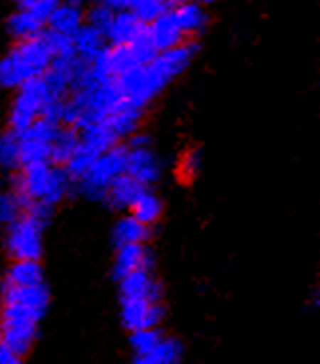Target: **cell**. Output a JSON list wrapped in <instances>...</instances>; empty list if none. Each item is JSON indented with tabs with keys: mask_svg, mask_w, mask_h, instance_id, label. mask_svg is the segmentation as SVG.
Segmentation results:
<instances>
[{
	"mask_svg": "<svg viewBox=\"0 0 320 364\" xmlns=\"http://www.w3.org/2000/svg\"><path fill=\"white\" fill-rule=\"evenodd\" d=\"M197 52L195 42H183L171 50L159 52L146 66L132 68L117 76L116 84L127 106L144 109L157 94L183 72Z\"/></svg>",
	"mask_w": 320,
	"mask_h": 364,
	"instance_id": "6da1fadb",
	"label": "cell"
},
{
	"mask_svg": "<svg viewBox=\"0 0 320 364\" xmlns=\"http://www.w3.org/2000/svg\"><path fill=\"white\" fill-rule=\"evenodd\" d=\"M54 60V52L44 38L22 40L0 60V88H20L28 80L40 78Z\"/></svg>",
	"mask_w": 320,
	"mask_h": 364,
	"instance_id": "7a4b0ae2",
	"label": "cell"
},
{
	"mask_svg": "<svg viewBox=\"0 0 320 364\" xmlns=\"http://www.w3.org/2000/svg\"><path fill=\"white\" fill-rule=\"evenodd\" d=\"M70 178L66 171L52 164H36L22 168L18 181H16V193H18L26 205L38 203V205L54 207L60 203L70 189Z\"/></svg>",
	"mask_w": 320,
	"mask_h": 364,
	"instance_id": "3957f363",
	"label": "cell"
},
{
	"mask_svg": "<svg viewBox=\"0 0 320 364\" xmlns=\"http://www.w3.org/2000/svg\"><path fill=\"white\" fill-rule=\"evenodd\" d=\"M46 311L36 306L2 303L0 306V343L12 348L16 355H28L38 336V325Z\"/></svg>",
	"mask_w": 320,
	"mask_h": 364,
	"instance_id": "277c9868",
	"label": "cell"
},
{
	"mask_svg": "<svg viewBox=\"0 0 320 364\" xmlns=\"http://www.w3.org/2000/svg\"><path fill=\"white\" fill-rule=\"evenodd\" d=\"M126 173V146H114L104 151L76 181L80 191L90 199H104L107 187Z\"/></svg>",
	"mask_w": 320,
	"mask_h": 364,
	"instance_id": "5b68a950",
	"label": "cell"
},
{
	"mask_svg": "<svg viewBox=\"0 0 320 364\" xmlns=\"http://www.w3.org/2000/svg\"><path fill=\"white\" fill-rule=\"evenodd\" d=\"M48 100V90L42 78L28 80L26 84H22L10 109V132L14 136L26 132L36 119L42 118V112Z\"/></svg>",
	"mask_w": 320,
	"mask_h": 364,
	"instance_id": "8992f818",
	"label": "cell"
},
{
	"mask_svg": "<svg viewBox=\"0 0 320 364\" xmlns=\"http://www.w3.org/2000/svg\"><path fill=\"white\" fill-rule=\"evenodd\" d=\"M44 221H40L28 211L9 225V247L10 257L14 261H38L42 255V233H44Z\"/></svg>",
	"mask_w": 320,
	"mask_h": 364,
	"instance_id": "52a82bcc",
	"label": "cell"
},
{
	"mask_svg": "<svg viewBox=\"0 0 320 364\" xmlns=\"http://www.w3.org/2000/svg\"><path fill=\"white\" fill-rule=\"evenodd\" d=\"M60 126L50 119H36L26 132L18 136V161L22 168L50 164V149L52 141L58 134Z\"/></svg>",
	"mask_w": 320,
	"mask_h": 364,
	"instance_id": "ba28073f",
	"label": "cell"
},
{
	"mask_svg": "<svg viewBox=\"0 0 320 364\" xmlns=\"http://www.w3.org/2000/svg\"><path fill=\"white\" fill-rule=\"evenodd\" d=\"M161 173L159 159L149 148L147 136H132L126 146V176L136 179L139 186L147 189L154 186Z\"/></svg>",
	"mask_w": 320,
	"mask_h": 364,
	"instance_id": "9c48e42d",
	"label": "cell"
},
{
	"mask_svg": "<svg viewBox=\"0 0 320 364\" xmlns=\"http://www.w3.org/2000/svg\"><path fill=\"white\" fill-rule=\"evenodd\" d=\"M164 318L161 303L149 301H122V323L129 333L144 331V328H157Z\"/></svg>",
	"mask_w": 320,
	"mask_h": 364,
	"instance_id": "30bf717a",
	"label": "cell"
},
{
	"mask_svg": "<svg viewBox=\"0 0 320 364\" xmlns=\"http://www.w3.org/2000/svg\"><path fill=\"white\" fill-rule=\"evenodd\" d=\"M122 301H149L161 303V293L151 269H137L124 279H119Z\"/></svg>",
	"mask_w": 320,
	"mask_h": 364,
	"instance_id": "8fae6325",
	"label": "cell"
},
{
	"mask_svg": "<svg viewBox=\"0 0 320 364\" xmlns=\"http://www.w3.org/2000/svg\"><path fill=\"white\" fill-rule=\"evenodd\" d=\"M147 32H149V38L154 42L157 52H165V50H171L179 44H183L185 34L181 32V28L177 26L175 22V16L171 10L164 12L157 20H154L149 26H147Z\"/></svg>",
	"mask_w": 320,
	"mask_h": 364,
	"instance_id": "7c38bea8",
	"label": "cell"
},
{
	"mask_svg": "<svg viewBox=\"0 0 320 364\" xmlns=\"http://www.w3.org/2000/svg\"><path fill=\"white\" fill-rule=\"evenodd\" d=\"M144 28L146 24H142L129 10H119L114 14L104 36L112 46H126L129 42H134L144 32Z\"/></svg>",
	"mask_w": 320,
	"mask_h": 364,
	"instance_id": "4fadbf2b",
	"label": "cell"
},
{
	"mask_svg": "<svg viewBox=\"0 0 320 364\" xmlns=\"http://www.w3.org/2000/svg\"><path fill=\"white\" fill-rule=\"evenodd\" d=\"M137 269H154V259L144 245H122L117 247L114 259V275L124 279Z\"/></svg>",
	"mask_w": 320,
	"mask_h": 364,
	"instance_id": "5bb4252c",
	"label": "cell"
},
{
	"mask_svg": "<svg viewBox=\"0 0 320 364\" xmlns=\"http://www.w3.org/2000/svg\"><path fill=\"white\" fill-rule=\"evenodd\" d=\"M2 303H18V305L48 309V289L42 285L34 287H9L2 285Z\"/></svg>",
	"mask_w": 320,
	"mask_h": 364,
	"instance_id": "9a60e30c",
	"label": "cell"
},
{
	"mask_svg": "<svg viewBox=\"0 0 320 364\" xmlns=\"http://www.w3.org/2000/svg\"><path fill=\"white\" fill-rule=\"evenodd\" d=\"M146 187L139 186L136 179H132L129 176H119V178L107 187L104 199L107 201V205H112L114 209H129L132 203L136 201V197L144 191Z\"/></svg>",
	"mask_w": 320,
	"mask_h": 364,
	"instance_id": "2e32d148",
	"label": "cell"
},
{
	"mask_svg": "<svg viewBox=\"0 0 320 364\" xmlns=\"http://www.w3.org/2000/svg\"><path fill=\"white\" fill-rule=\"evenodd\" d=\"M72 44H74L76 56L90 64L102 50L106 48V36L102 32H97L96 28L82 24V28L72 36Z\"/></svg>",
	"mask_w": 320,
	"mask_h": 364,
	"instance_id": "e0dca14e",
	"label": "cell"
},
{
	"mask_svg": "<svg viewBox=\"0 0 320 364\" xmlns=\"http://www.w3.org/2000/svg\"><path fill=\"white\" fill-rule=\"evenodd\" d=\"M142 112L144 109H137V108H124L116 112V114H112L110 118H106L104 122H100V124H104V128L110 132V136L119 141V139L127 138V136H134L136 134L137 126H139V119H142Z\"/></svg>",
	"mask_w": 320,
	"mask_h": 364,
	"instance_id": "ac0fdd59",
	"label": "cell"
},
{
	"mask_svg": "<svg viewBox=\"0 0 320 364\" xmlns=\"http://www.w3.org/2000/svg\"><path fill=\"white\" fill-rule=\"evenodd\" d=\"M46 26L52 32H56V34L72 38L82 28V12H80L78 6L68 4V2L66 4H58V9L52 12Z\"/></svg>",
	"mask_w": 320,
	"mask_h": 364,
	"instance_id": "d6986e66",
	"label": "cell"
},
{
	"mask_svg": "<svg viewBox=\"0 0 320 364\" xmlns=\"http://www.w3.org/2000/svg\"><path fill=\"white\" fill-rule=\"evenodd\" d=\"M44 275L38 261H14L6 271L4 285L9 287H34L42 285Z\"/></svg>",
	"mask_w": 320,
	"mask_h": 364,
	"instance_id": "ffe728a7",
	"label": "cell"
},
{
	"mask_svg": "<svg viewBox=\"0 0 320 364\" xmlns=\"http://www.w3.org/2000/svg\"><path fill=\"white\" fill-rule=\"evenodd\" d=\"M129 215L146 227L156 223L159 215H161V201H159V197L154 191L144 189L136 197V201L132 203V207H129Z\"/></svg>",
	"mask_w": 320,
	"mask_h": 364,
	"instance_id": "44dd1931",
	"label": "cell"
},
{
	"mask_svg": "<svg viewBox=\"0 0 320 364\" xmlns=\"http://www.w3.org/2000/svg\"><path fill=\"white\" fill-rule=\"evenodd\" d=\"M9 30L14 38H18V42H22V40H30L40 36L44 32V24L32 14L30 9H20L18 12H14L10 16Z\"/></svg>",
	"mask_w": 320,
	"mask_h": 364,
	"instance_id": "7402d4cb",
	"label": "cell"
},
{
	"mask_svg": "<svg viewBox=\"0 0 320 364\" xmlns=\"http://www.w3.org/2000/svg\"><path fill=\"white\" fill-rule=\"evenodd\" d=\"M80 136L76 129L72 128H60L56 138L52 141V149H50V164L64 168L66 161L72 158L74 149L78 148Z\"/></svg>",
	"mask_w": 320,
	"mask_h": 364,
	"instance_id": "603a6c76",
	"label": "cell"
},
{
	"mask_svg": "<svg viewBox=\"0 0 320 364\" xmlns=\"http://www.w3.org/2000/svg\"><path fill=\"white\" fill-rule=\"evenodd\" d=\"M171 12H174L177 26L181 28L185 36L197 34L205 26V12L197 2H183Z\"/></svg>",
	"mask_w": 320,
	"mask_h": 364,
	"instance_id": "cb8c5ba5",
	"label": "cell"
},
{
	"mask_svg": "<svg viewBox=\"0 0 320 364\" xmlns=\"http://www.w3.org/2000/svg\"><path fill=\"white\" fill-rule=\"evenodd\" d=\"M149 235L146 225H142L132 215L124 217L117 221L116 229H114V241L117 247L122 245H144V241Z\"/></svg>",
	"mask_w": 320,
	"mask_h": 364,
	"instance_id": "d4e9b609",
	"label": "cell"
},
{
	"mask_svg": "<svg viewBox=\"0 0 320 364\" xmlns=\"http://www.w3.org/2000/svg\"><path fill=\"white\" fill-rule=\"evenodd\" d=\"M127 10L136 16L142 24L149 26L154 20H157L164 12H167V4L161 0H132Z\"/></svg>",
	"mask_w": 320,
	"mask_h": 364,
	"instance_id": "484cf974",
	"label": "cell"
},
{
	"mask_svg": "<svg viewBox=\"0 0 320 364\" xmlns=\"http://www.w3.org/2000/svg\"><path fill=\"white\" fill-rule=\"evenodd\" d=\"M164 335L159 333V328H144V331H136L129 336V345L134 348L136 356H147L151 355L161 343Z\"/></svg>",
	"mask_w": 320,
	"mask_h": 364,
	"instance_id": "4316f807",
	"label": "cell"
},
{
	"mask_svg": "<svg viewBox=\"0 0 320 364\" xmlns=\"http://www.w3.org/2000/svg\"><path fill=\"white\" fill-rule=\"evenodd\" d=\"M26 211V203L24 199L16 193V191H9V193H0V223H14L22 213Z\"/></svg>",
	"mask_w": 320,
	"mask_h": 364,
	"instance_id": "83f0119b",
	"label": "cell"
},
{
	"mask_svg": "<svg viewBox=\"0 0 320 364\" xmlns=\"http://www.w3.org/2000/svg\"><path fill=\"white\" fill-rule=\"evenodd\" d=\"M147 356H154V360L157 364H181V360H183V345L177 338L164 336L156 350Z\"/></svg>",
	"mask_w": 320,
	"mask_h": 364,
	"instance_id": "f1b7e54d",
	"label": "cell"
},
{
	"mask_svg": "<svg viewBox=\"0 0 320 364\" xmlns=\"http://www.w3.org/2000/svg\"><path fill=\"white\" fill-rule=\"evenodd\" d=\"M127 48H129V52L134 54V58H136L137 66H146V64H149L151 60L156 58L157 52L156 46H154V42H151V38H149V32H147V26L144 28V32L137 36L134 42H129V44H126Z\"/></svg>",
	"mask_w": 320,
	"mask_h": 364,
	"instance_id": "f546056e",
	"label": "cell"
},
{
	"mask_svg": "<svg viewBox=\"0 0 320 364\" xmlns=\"http://www.w3.org/2000/svg\"><path fill=\"white\" fill-rule=\"evenodd\" d=\"M20 166L18 161V136L12 132L0 134V168L12 169Z\"/></svg>",
	"mask_w": 320,
	"mask_h": 364,
	"instance_id": "4dcf8cb0",
	"label": "cell"
},
{
	"mask_svg": "<svg viewBox=\"0 0 320 364\" xmlns=\"http://www.w3.org/2000/svg\"><path fill=\"white\" fill-rule=\"evenodd\" d=\"M114 14H116L114 10L97 4V6H94V9L90 10V14H87V26H92V28H96L97 32L106 34V30L107 26H110L112 18H114Z\"/></svg>",
	"mask_w": 320,
	"mask_h": 364,
	"instance_id": "1f68e13d",
	"label": "cell"
},
{
	"mask_svg": "<svg viewBox=\"0 0 320 364\" xmlns=\"http://www.w3.org/2000/svg\"><path fill=\"white\" fill-rule=\"evenodd\" d=\"M201 169V158H199V151H187L183 158H181V166H179V173L185 181H191V179L199 173Z\"/></svg>",
	"mask_w": 320,
	"mask_h": 364,
	"instance_id": "d6a6232c",
	"label": "cell"
},
{
	"mask_svg": "<svg viewBox=\"0 0 320 364\" xmlns=\"http://www.w3.org/2000/svg\"><path fill=\"white\" fill-rule=\"evenodd\" d=\"M60 0H40V2H36L34 6H30V10H32V14L36 16V18L46 26L48 24L50 16H52V12L58 9Z\"/></svg>",
	"mask_w": 320,
	"mask_h": 364,
	"instance_id": "836d02e7",
	"label": "cell"
},
{
	"mask_svg": "<svg viewBox=\"0 0 320 364\" xmlns=\"http://www.w3.org/2000/svg\"><path fill=\"white\" fill-rule=\"evenodd\" d=\"M0 364H22V356L16 355L4 343H0Z\"/></svg>",
	"mask_w": 320,
	"mask_h": 364,
	"instance_id": "e575fe53",
	"label": "cell"
},
{
	"mask_svg": "<svg viewBox=\"0 0 320 364\" xmlns=\"http://www.w3.org/2000/svg\"><path fill=\"white\" fill-rule=\"evenodd\" d=\"M132 0H97V4L106 6V9L114 10V12H119V10H127Z\"/></svg>",
	"mask_w": 320,
	"mask_h": 364,
	"instance_id": "d590c367",
	"label": "cell"
},
{
	"mask_svg": "<svg viewBox=\"0 0 320 364\" xmlns=\"http://www.w3.org/2000/svg\"><path fill=\"white\" fill-rule=\"evenodd\" d=\"M132 364H157V363L154 360V356H136Z\"/></svg>",
	"mask_w": 320,
	"mask_h": 364,
	"instance_id": "8d00e7d4",
	"label": "cell"
},
{
	"mask_svg": "<svg viewBox=\"0 0 320 364\" xmlns=\"http://www.w3.org/2000/svg\"><path fill=\"white\" fill-rule=\"evenodd\" d=\"M16 2H18L20 9H30V6H34L40 0H16Z\"/></svg>",
	"mask_w": 320,
	"mask_h": 364,
	"instance_id": "74e56055",
	"label": "cell"
},
{
	"mask_svg": "<svg viewBox=\"0 0 320 364\" xmlns=\"http://www.w3.org/2000/svg\"><path fill=\"white\" fill-rule=\"evenodd\" d=\"M66 2H68V4H74V6H78L80 4V0H66Z\"/></svg>",
	"mask_w": 320,
	"mask_h": 364,
	"instance_id": "f35d334b",
	"label": "cell"
},
{
	"mask_svg": "<svg viewBox=\"0 0 320 364\" xmlns=\"http://www.w3.org/2000/svg\"><path fill=\"white\" fill-rule=\"evenodd\" d=\"M161 2H165V4H167V2H171V0H161Z\"/></svg>",
	"mask_w": 320,
	"mask_h": 364,
	"instance_id": "ab89813d",
	"label": "cell"
}]
</instances>
